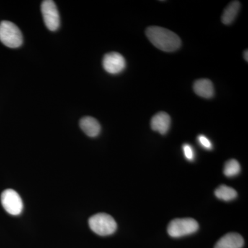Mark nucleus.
Wrapping results in <instances>:
<instances>
[{
  "instance_id": "1",
  "label": "nucleus",
  "mask_w": 248,
  "mask_h": 248,
  "mask_svg": "<svg viewBox=\"0 0 248 248\" xmlns=\"http://www.w3.org/2000/svg\"><path fill=\"white\" fill-rule=\"evenodd\" d=\"M146 35L150 42L162 51H176L182 45L179 36L164 28L152 26L147 28Z\"/></svg>"
},
{
  "instance_id": "2",
  "label": "nucleus",
  "mask_w": 248,
  "mask_h": 248,
  "mask_svg": "<svg viewBox=\"0 0 248 248\" xmlns=\"http://www.w3.org/2000/svg\"><path fill=\"white\" fill-rule=\"evenodd\" d=\"M0 42L9 48L21 46L23 44V35L20 29L9 21L0 22Z\"/></svg>"
},
{
  "instance_id": "3",
  "label": "nucleus",
  "mask_w": 248,
  "mask_h": 248,
  "mask_svg": "<svg viewBox=\"0 0 248 248\" xmlns=\"http://www.w3.org/2000/svg\"><path fill=\"white\" fill-rule=\"evenodd\" d=\"M91 231L100 236H108L117 231V225L113 218L107 213H98L89 218Z\"/></svg>"
},
{
  "instance_id": "4",
  "label": "nucleus",
  "mask_w": 248,
  "mask_h": 248,
  "mask_svg": "<svg viewBox=\"0 0 248 248\" xmlns=\"http://www.w3.org/2000/svg\"><path fill=\"white\" fill-rule=\"evenodd\" d=\"M198 229V223L194 218H175L169 223L168 233L173 238H179L193 234Z\"/></svg>"
},
{
  "instance_id": "5",
  "label": "nucleus",
  "mask_w": 248,
  "mask_h": 248,
  "mask_svg": "<svg viewBox=\"0 0 248 248\" xmlns=\"http://www.w3.org/2000/svg\"><path fill=\"white\" fill-rule=\"evenodd\" d=\"M1 203L3 208L10 215L17 216L22 213L24 207L22 198L12 189L3 191L1 195Z\"/></svg>"
},
{
  "instance_id": "6",
  "label": "nucleus",
  "mask_w": 248,
  "mask_h": 248,
  "mask_svg": "<svg viewBox=\"0 0 248 248\" xmlns=\"http://www.w3.org/2000/svg\"><path fill=\"white\" fill-rule=\"evenodd\" d=\"M41 11L43 16L45 25L49 30L55 31L60 26V17L58 8L53 0H45L41 5Z\"/></svg>"
},
{
  "instance_id": "7",
  "label": "nucleus",
  "mask_w": 248,
  "mask_h": 248,
  "mask_svg": "<svg viewBox=\"0 0 248 248\" xmlns=\"http://www.w3.org/2000/svg\"><path fill=\"white\" fill-rule=\"evenodd\" d=\"M103 67L107 73L115 75L122 73L125 69V58L117 52H111L106 54L103 58Z\"/></svg>"
},
{
  "instance_id": "8",
  "label": "nucleus",
  "mask_w": 248,
  "mask_h": 248,
  "mask_svg": "<svg viewBox=\"0 0 248 248\" xmlns=\"http://www.w3.org/2000/svg\"><path fill=\"white\" fill-rule=\"evenodd\" d=\"M170 124L171 119L169 114L165 112H159L153 116L151 125L154 131L165 135L169 131Z\"/></svg>"
},
{
  "instance_id": "9",
  "label": "nucleus",
  "mask_w": 248,
  "mask_h": 248,
  "mask_svg": "<svg viewBox=\"0 0 248 248\" xmlns=\"http://www.w3.org/2000/svg\"><path fill=\"white\" fill-rule=\"evenodd\" d=\"M244 245V240L241 235L238 233H228L217 241L215 248H241Z\"/></svg>"
},
{
  "instance_id": "10",
  "label": "nucleus",
  "mask_w": 248,
  "mask_h": 248,
  "mask_svg": "<svg viewBox=\"0 0 248 248\" xmlns=\"http://www.w3.org/2000/svg\"><path fill=\"white\" fill-rule=\"evenodd\" d=\"M194 91L200 97L210 99L215 94L213 82L208 79L197 80L193 84Z\"/></svg>"
},
{
  "instance_id": "11",
  "label": "nucleus",
  "mask_w": 248,
  "mask_h": 248,
  "mask_svg": "<svg viewBox=\"0 0 248 248\" xmlns=\"http://www.w3.org/2000/svg\"><path fill=\"white\" fill-rule=\"evenodd\" d=\"M79 126L84 133L91 138H95L101 132L100 124L92 117H84L79 122Z\"/></svg>"
},
{
  "instance_id": "12",
  "label": "nucleus",
  "mask_w": 248,
  "mask_h": 248,
  "mask_svg": "<svg viewBox=\"0 0 248 248\" xmlns=\"http://www.w3.org/2000/svg\"><path fill=\"white\" fill-rule=\"evenodd\" d=\"M241 3L239 1H233L228 5L221 16V22L226 25L232 24L239 14Z\"/></svg>"
},
{
  "instance_id": "13",
  "label": "nucleus",
  "mask_w": 248,
  "mask_h": 248,
  "mask_svg": "<svg viewBox=\"0 0 248 248\" xmlns=\"http://www.w3.org/2000/svg\"><path fill=\"white\" fill-rule=\"evenodd\" d=\"M215 195L219 200L230 202L237 197V192L232 187L226 185H221L217 187L215 192Z\"/></svg>"
},
{
  "instance_id": "14",
  "label": "nucleus",
  "mask_w": 248,
  "mask_h": 248,
  "mask_svg": "<svg viewBox=\"0 0 248 248\" xmlns=\"http://www.w3.org/2000/svg\"><path fill=\"white\" fill-rule=\"evenodd\" d=\"M240 170H241V166L239 163L236 160L231 159L227 161L225 165L223 172L226 177H232L237 175Z\"/></svg>"
},
{
  "instance_id": "15",
  "label": "nucleus",
  "mask_w": 248,
  "mask_h": 248,
  "mask_svg": "<svg viewBox=\"0 0 248 248\" xmlns=\"http://www.w3.org/2000/svg\"><path fill=\"white\" fill-rule=\"evenodd\" d=\"M183 151H184L186 159L189 161H192L195 159V152L190 145L187 144V143L184 144L183 146Z\"/></svg>"
},
{
  "instance_id": "16",
  "label": "nucleus",
  "mask_w": 248,
  "mask_h": 248,
  "mask_svg": "<svg viewBox=\"0 0 248 248\" xmlns=\"http://www.w3.org/2000/svg\"><path fill=\"white\" fill-rule=\"evenodd\" d=\"M198 141L200 143L201 146L207 150H211L213 148V144L211 141L209 140L208 138L204 136L203 135H201L198 137Z\"/></svg>"
},
{
  "instance_id": "17",
  "label": "nucleus",
  "mask_w": 248,
  "mask_h": 248,
  "mask_svg": "<svg viewBox=\"0 0 248 248\" xmlns=\"http://www.w3.org/2000/svg\"><path fill=\"white\" fill-rule=\"evenodd\" d=\"M244 57L245 60H246V62H248V50H245L244 53Z\"/></svg>"
}]
</instances>
